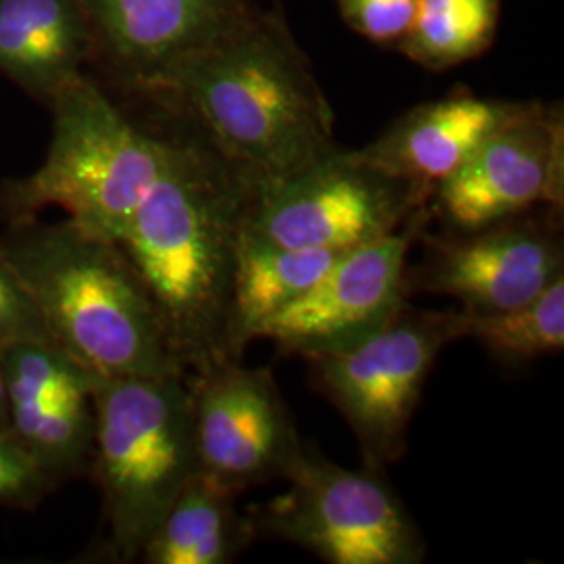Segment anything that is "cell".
<instances>
[{
  "instance_id": "cell-9",
  "label": "cell",
  "mask_w": 564,
  "mask_h": 564,
  "mask_svg": "<svg viewBox=\"0 0 564 564\" xmlns=\"http://www.w3.org/2000/svg\"><path fill=\"white\" fill-rule=\"evenodd\" d=\"M186 379L197 475L237 496L284 481L302 463L307 449L268 368L235 360Z\"/></svg>"
},
{
  "instance_id": "cell-15",
  "label": "cell",
  "mask_w": 564,
  "mask_h": 564,
  "mask_svg": "<svg viewBox=\"0 0 564 564\" xmlns=\"http://www.w3.org/2000/svg\"><path fill=\"white\" fill-rule=\"evenodd\" d=\"M123 57L151 76L239 25L232 0H80Z\"/></svg>"
},
{
  "instance_id": "cell-22",
  "label": "cell",
  "mask_w": 564,
  "mask_h": 564,
  "mask_svg": "<svg viewBox=\"0 0 564 564\" xmlns=\"http://www.w3.org/2000/svg\"><path fill=\"white\" fill-rule=\"evenodd\" d=\"M32 337L48 335L18 272L0 256V347Z\"/></svg>"
},
{
  "instance_id": "cell-10",
  "label": "cell",
  "mask_w": 564,
  "mask_h": 564,
  "mask_svg": "<svg viewBox=\"0 0 564 564\" xmlns=\"http://www.w3.org/2000/svg\"><path fill=\"white\" fill-rule=\"evenodd\" d=\"M424 223L426 212L393 235L347 251L302 297L265 321L256 339L312 360L381 333L408 310V256Z\"/></svg>"
},
{
  "instance_id": "cell-6",
  "label": "cell",
  "mask_w": 564,
  "mask_h": 564,
  "mask_svg": "<svg viewBox=\"0 0 564 564\" xmlns=\"http://www.w3.org/2000/svg\"><path fill=\"white\" fill-rule=\"evenodd\" d=\"M286 491L249 510L258 535L300 545L330 564H421L423 533L381 473L305 452Z\"/></svg>"
},
{
  "instance_id": "cell-16",
  "label": "cell",
  "mask_w": 564,
  "mask_h": 564,
  "mask_svg": "<svg viewBox=\"0 0 564 564\" xmlns=\"http://www.w3.org/2000/svg\"><path fill=\"white\" fill-rule=\"evenodd\" d=\"M86 42L80 0H0V72L34 93L78 76Z\"/></svg>"
},
{
  "instance_id": "cell-21",
  "label": "cell",
  "mask_w": 564,
  "mask_h": 564,
  "mask_svg": "<svg viewBox=\"0 0 564 564\" xmlns=\"http://www.w3.org/2000/svg\"><path fill=\"white\" fill-rule=\"evenodd\" d=\"M48 487L51 479L20 442L0 433V505H34Z\"/></svg>"
},
{
  "instance_id": "cell-2",
  "label": "cell",
  "mask_w": 564,
  "mask_h": 564,
  "mask_svg": "<svg viewBox=\"0 0 564 564\" xmlns=\"http://www.w3.org/2000/svg\"><path fill=\"white\" fill-rule=\"evenodd\" d=\"M149 78L176 93L256 184L289 178L337 149L333 111L302 61L242 21Z\"/></svg>"
},
{
  "instance_id": "cell-8",
  "label": "cell",
  "mask_w": 564,
  "mask_h": 564,
  "mask_svg": "<svg viewBox=\"0 0 564 564\" xmlns=\"http://www.w3.org/2000/svg\"><path fill=\"white\" fill-rule=\"evenodd\" d=\"M463 339L460 312H403L358 347L307 360L312 379L349 424L364 466L383 473L408 452V431L440 354Z\"/></svg>"
},
{
  "instance_id": "cell-4",
  "label": "cell",
  "mask_w": 564,
  "mask_h": 564,
  "mask_svg": "<svg viewBox=\"0 0 564 564\" xmlns=\"http://www.w3.org/2000/svg\"><path fill=\"white\" fill-rule=\"evenodd\" d=\"M93 468L109 545L134 561L182 487L197 475L186 375L93 379Z\"/></svg>"
},
{
  "instance_id": "cell-13",
  "label": "cell",
  "mask_w": 564,
  "mask_h": 564,
  "mask_svg": "<svg viewBox=\"0 0 564 564\" xmlns=\"http://www.w3.org/2000/svg\"><path fill=\"white\" fill-rule=\"evenodd\" d=\"M9 429L44 475L65 479L93 463V379L51 337L2 347Z\"/></svg>"
},
{
  "instance_id": "cell-12",
  "label": "cell",
  "mask_w": 564,
  "mask_h": 564,
  "mask_svg": "<svg viewBox=\"0 0 564 564\" xmlns=\"http://www.w3.org/2000/svg\"><path fill=\"white\" fill-rule=\"evenodd\" d=\"M563 188V118L529 102L433 188L429 205L449 232H466L540 205L561 209Z\"/></svg>"
},
{
  "instance_id": "cell-3",
  "label": "cell",
  "mask_w": 564,
  "mask_h": 564,
  "mask_svg": "<svg viewBox=\"0 0 564 564\" xmlns=\"http://www.w3.org/2000/svg\"><path fill=\"white\" fill-rule=\"evenodd\" d=\"M46 335L97 377L181 372L160 314L120 242L63 220L0 239Z\"/></svg>"
},
{
  "instance_id": "cell-23",
  "label": "cell",
  "mask_w": 564,
  "mask_h": 564,
  "mask_svg": "<svg viewBox=\"0 0 564 564\" xmlns=\"http://www.w3.org/2000/svg\"><path fill=\"white\" fill-rule=\"evenodd\" d=\"M347 23L377 42L402 39L414 15L416 0H339Z\"/></svg>"
},
{
  "instance_id": "cell-14",
  "label": "cell",
  "mask_w": 564,
  "mask_h": 564,
  "mask_svg": "<svg viewBox=\"0 0 564 564\" xmlns=\"http://www.w3.org/2000/svg\"><path fill=\"white\" fill-rule=\"evenodd\" d=\"M527 107L529 102L454 95L414 107L358 153L366 162L433 193L498 128L521 116Z\"/></svg>"
},
{
  "instance_id": "cell-11",
  "label": "cell",
  "mask_w": 564,
  "mask_h": 564,
  "mask_svg": "<svg viewBox=\"0 0 564 564\" xmlns=\"http://www.w3.org/2000/svg\"><path fill=\"white\" fill-rule=\"evenodd\" d=\"M423 262L408 268V291L447 295L464 314L531 302L564 276L563 235L531 212L477 230L429 237Z\"/></svg>"
},
{
  "instance_id": "cell-7",
  "label": "cell",
  "mask_w": 564,
  "mask_h": 564,
  "mask_svg": "<svg viewBox=\"0 0 564 564\" xmlns=\"http://www.w3.org/2000/svg\"><path fill=\"white\" fill-rule=\"evenodd\" d=\"M431 191L335 149L282 181L253 184L245 232L302 249L349 251L429 209Z\"/></svg>"
},
{
  "instance_id": "cell-5",
  "label": "cell",
  "mask_w": 564,
  "mask_h": 564,
  "mask_svg": "<svg viewBox=\"0 0 564 564\" xmlns=\"http://www.w3.org/2000/svg\"><path fill=\"white\" fill-rule=\"evenodd\" d=\"M51 99L53 137L46 158L11 188L9 205L25 218L61 209L65 220L120 242L162 174L170 141L142 132L80 74Z\"/></svg>"
},
{
  "instance_id": "cell-18",
  "label": "cell",
  "mask_w": 564,
  "mask_h": 564,
  "mask_svg": "<svg viewBox=\"0 0 564 564\" xmlns=\"http://www.w3.org/2000/svg\"><path fill=\"white\" fill-rule=\"evenodd\" d=\"M258 538L235 494L195 475L182 487L141 550L147 564H228Z\"/></svg>"
},
{
  "instance_id": "cell-1",
  "label": "cell",
  "mask_w": 564,
  "mask_h": 564,
  "mask_svg": "<svg viewBox=\"0 0 564 564\" xmlns=\"http://www.w3.org/2000/svg\"><path fill=\"white\" fill-rule=\"evenodd\" d=\"M253 184L212 142L170 141L160 178L120 239L186 377L235 362L228 312Z\"/></svg>"
},
{
  "instance_id": "cell-19",
  "label": "cell",
  "mask_w": 564,
  "mask_h": 564,
  "mask_svg": "<svg viewBox=\"0 0 564 564\" xmlns=\"http://www.w3.org/2000/svg\"><path fill=\"white\" fill-rule=\"evenodd\" d=\"M460 312V310H458ZM463 339H475L502 364L521 366L564 347V276L531 302L489 314H464Z\"/></svg>"
},
{
  "instance_id": "cell-17",
  "label": "cell",
  "mask_w": 564,
  "mask_h": 564,
  "mask_svg": "<svg viewBox=\"0 0 564 564\" xmlns=\"http://www.w3.org/2000/svg\"><path fill=\"white\" fill-rule=\"evenodd\" d=\"M351 251V249H349ZM347 251L265 242L242 230L228 312V354L242 360L265 321L302 297Z\"/></svg>"
},
{
  "instance_id": "cell-20",
  "label": "cell",
  "mask_w": 564,
  "mask_h": 564,
  "mask_svg": "<svg viewBox=\"0 0 564 564\" xmlns=\"http://www.w3.org/2000/svg\"><path fill=\"white\" fill-rule=\"evenodd\" d=\"M498 21V0H416L403 53L444 69L481 53Z\"/></svg>"
}]
</instances>
